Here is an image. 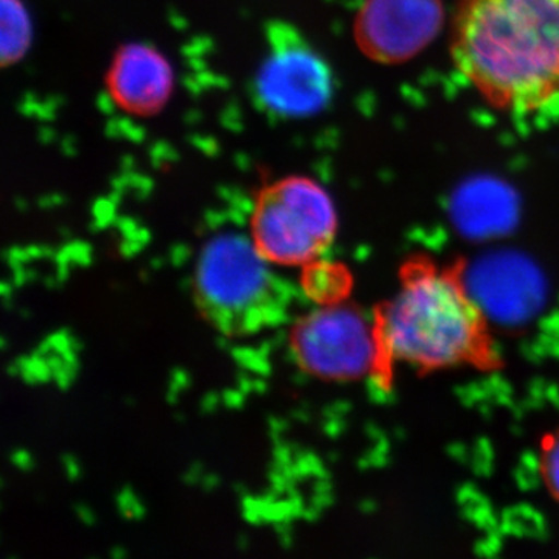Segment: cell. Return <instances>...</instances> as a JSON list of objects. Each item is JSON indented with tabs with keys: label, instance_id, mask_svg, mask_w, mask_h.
<instances>
[{
	"label": "cell",
	"instance_id": "obj_1",
	"mask_svg": "<svg viewBox=\"0 0 559 559\" xmlns=\"http://www.w3.org/2000/svg\"><path fill=\"white\" fill-rule=\"evenodd\" d=\"M451 55L481 97L513 116L559 103V0H460Z\"/></svg>",
	"mask_w": 559,
	"mask_h": 559
},
{
	"label": "cell",
	"instance_id": "obj_2",
	"mask_svg": "<svg viewBox=\"0 0 559 559\" xmlns=\"http://www.w3.org/2000/svg\"><path fill=\"white\" fill-rule=\"evenodd\" d=\"M378 377L392 366L419 371L495 366L487 319L462 277L432 261H411L399 289L374 312Z\"/></svg>",
	"mask_w": 559,
	"mask_h": 559
},
{
	"label": "cell",
	"instance_id": "obj_3",
	"mask_svg": "<svg viewBox=\"0 0 559 559\" xmlns=\"http://www.w3.org/2000/svg\"><path fill=\"white\" fill-rule=\"evenodd\" d=\"M271 264L245 235L210 240L194 274L202 314L226 334L253 333L274 323L286 308V293Z\"/></svg>",
	"mask_w": 559,
	"mask_h": 559
},
{
	"label": "cell",
	"instance_id": "obj_4",
	"mask_svg": "<svg viewBox=\"0 0 559 559\" xmlns=\"http://www.w3.org/2000/svg\"><path fill=\"white\" fill-rule=\"evenodd\" d=\"M337 231L333 200L320 183L289 176L261 190L250 218V238L261 255L280 266L311 264Z\"/></svg>",
	"mask_w": 559,
	"mask_h": 559
},
{
	"label": "cell",
	"instance_id": "obj_5",
	"mask_svg": "<svg viewBox=\"0 0 559 559\" xmlns=\"http://www.w3.org/2000/svg\"><path fill=\"white\" fill-rule=\"evenodd\" d=\"M267 43L253 80L260 108L278 119H307L325 109L334 87L329 62L290 25H272Z\"/></svg>",
	"mask_w": 559,
	"mask_h": 559
},
{
	"label": "cell",
	"instance_id": "obj_6",
	"mask_svg": "<svg viewBox=\"0 0 559 559\" xmlns=\"http://www.w3.org/2000/svg\"><path fill=\"white\" fill-rule=\"evenodd\" d=\"M293 352L301 369L325 380H356L380 369L373 323L345 305L325 304L297 322Z\"/></svg>",
	"mask_w": 559,
	"mask_h": 559
},
{
	"label": "cell",
	"instance_id": "obj_7",
	"mask_svg": "<svg viewBox=\"0 0 559 559\" xmlns=\"http://www.w3.org/2000/svg\"><path fill=\"white\" fill-rule=\"evenodd\" d=\"M443 24V0H364L353 35L370 61L403 64L421 53Z\"/></svg>",
	"mask_w": 559,
	"mask_h": 559
},
{
	"label": "cell",
	"instance_id": "obj_8",
	"mask_svg": "<svg viewBox=\"0 0 559 559\" xmlns=\"http://www.w3.org/2000/svg\"><path fill=\"white\" fill-rule=\"evenodd\" d=\"M106 90L117 108L135 117H153L170 102L175 72L156 47L130 43L114 53Z\"/></svg>",
	"mask_w": 559,
	"mask_h": 559
},
{
	"label": "cell",
	"instance_id": "obj_9",
	"mask_svg": "<svg viewBox=\"0 0 559 559\" xmlns=\"http://www.w3.org/2000/svg\"><path fill=\"white\" fill-rule=\"evenodd\" d=\"M31 14L22 0H0V60L2 66L20 62L31 49Z\"/></svg>",
	"mask_w": 559,
	"mask_h": 559
},
{
	"label": "cell",
	"instance_id": "obj_10",
	"mask_svg": "<svg viewBox=\"0 0 559 559\" xmlns=\"http://www.w3.org/2000/svg\"><path fill=\"white\" fill-rule=\"evenodd\" d=\"M540 473L550 495L559 502V429L549 433L540 448Z\"/></svg>",
	"mask_w": 559,
	"mask_h": 559
}]
</instances>
